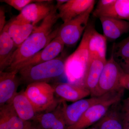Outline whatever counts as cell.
I'll list each match as a JSON object with an SVG mask.
<instances>
[{
	"mask_svg": "<svg viewBox=\"0 0 129 129\" xmlns=\"http://www.w3.org/2000/svg\"><path fill=\"white\" fill-rule=\"evenodd\" d=\"M94 17L112 18L129 21V0H115L107 8L98 12L93 13Z\"/></svg>",
	"mask_w": 129,
	"mask_h": 129,
	"instance_id": "21",
	"label": "cell"
},
{
	"mask_svg": "<svg viewBox=\"0 0 129 129\" xmlns=\"http://www.w3.org/2000/svg\"><path fill=\"white\" fill-rule=\"evenodd\" d=\"M58 111V106L52 112L37 114L35 120L39 123V128L40 129H52L57 118Z\"/></svg>",
	"mask_w": 129,
	"mask_h": 129,
	"instance_id": "24",
	"label": "cell"
},
{
	"mask_svg": "<svg viewBox=\"0 0 129 129\" xmlns=\"http://www.w3.org/2000/svg\"><path fill=\"white\" fill-rule=\"evenodd\" d=\"M104 37L109 40H114L129 32V21L112 18H99Z\"/></svg>",
	"mask_w": 129,
	"mask_h": 129,
	"instance_id": "16",
	"label": "cell"
},
{
	"mask_svg": "<svg viewBox=\"0 0 129 129\" xmlns=\"http://www.w3.org/2000/svg\"><path fill=\"white\" fill-rule=\"evenodd\" d=\"M95 3L94 0H68L57 9L59 18L67 23L83 14Z\"/></svg>",
	"mask_w": 129,
	"mask_h": 129,
	"instance_id": "12",
	"label": "cell"
},
{
	"mask_svg": "<svg viewBox=\"0 0 129 129\" xmlns=\"http://www.w3.org/2000/svg\"><path fill=\"white\" fill-rule=\"evenodd\" d=\"M124 72L113 56L107 60L96 87L91 94L92 97L101 96L119 90L120 81Z\"/></svg>",
	"mask_w": 129,
	"mask_h": 129,
	"instance_id": "4",
	"label": "cell"
},
{
	"mask_svg": "<svg viewBox=\"0 0 129 129\" xmlns=\"http://www.w3.org/2000/svg\"><path fill=\"white\" fill-rule=\"evenodd\" d=\"M64 46L60 38L56 36L44 49L18 64L11 72L15 71L18 73L19 70L25 67L36 65L55 58L62 52Z\"/></svg>",
	"mask_w": 129,
	"mask_h": 129,
	"instance_id": "10",
	"label": "cell"
},
{
	"mask_svg": "<svg viewBox=\"0 0 129 129\" xmlns=\"http://www.w3.org/2000/svg\"><path fill=\"white\" fill-rule=\"evenodd\" d=\"M107 61L101 58H89L81 85L89 90L91 94L96 87Z\"/></svg>",
	"mask_w": 129,
	"mask_h": 129,
	"instance_id": "14",
	"label": "cell"
},
{
	"mask_svg": "<svg viewBox=\"0 0 129 129\" xmlns=\"http://www.w3.org/2000/svg\"><path fill=\"white\" fill-rule=\"evenodd\" d=\"M87 129H95V128H93V127H91V128H88Z\"/></svg>",
	"mask_w": 129,
	"mask_h": 129,
	"instance_id": "33",
	"label": "cell"
},
{
	"mask_svg": "<svg viewBox=\"0 0 129 129\" xmlns=\"http://www.w3.org/2000/svg\"><path fill=\"white\" fill-rule=\"evenodd\" d=\"M15 71H0V106L10 104L15 95L20 83V79Z\"/></svg>",
	"mask_w": 129,
	"mask_h": 129,
	"instance_id": "11",
	"label": "cell"
},
{
	"mask_svg": "<svg viewBox=\"0 0 129 129\" xmlns=\"http://www.w3.org/2000/svg\"><path fill=\"white\" fill-rule=\"evenodd\" d=\"M31 125L19 117L11 103L1 107L0 129H25Z\"/></svg>",
	"mask_w": 129,
	"mask_h": 129,
	"instance_id": "15",
	"label": "cell"
},
{
	"mask_svg": "<svg viewBox=\"0 0 129 129\" xmlns=\"http://www.w3.org/2000/svg\"><path fill=\"white\" fill-rule=\"evenodd\" d=\"M93 27L88 24L79 46L65 60L64 74L71 84L81 85L89 60L88 42Z\"/></svg>",
	"mask_w": 129,
	"mask_h": 129,
	"instance_id": "2",
	"label": "cell"
},
{
	"mask_svg": "<svg viewBox=\"0 0 129 129\" xmlns=\"http://www.w3.org/2000/svg\"><path fill=\"white\" fill-rule=\"evenodd\" d=\"M39 0H3L1 2H4L11 6L18 11H21L29 4L37 2Z\"/></svg>",
	"mask_w": 129,
	"mask_h": 129,
	"instance_id": "25",
	"label": "cell"
},
{
	"mask_svg": "<svg viewBox=\"0 0 129 129\" xmlns=\"http://www.w3.org/2000/svg\"><path fill=\"white\" fill-rule=\"evenodd\" d=\"M123 124V129H129V113H124Z\"/></svg>",
	"mask_w": 129,
	"mask_h": 129,
	"instance_id": "29",
	"label": "cell"
},
{
	"mask_svg": "<svg viewBox=\"0 0 129 129\" xmlns=\"http://www.w3.org/2000/svg\"><path fill=\"white\" fill-rule=\"evenodd\" d=\"M24 93L37 113L50 109L56 105L54 89L47 83H30Z\"/></svg>",
	"mask_w": 129,
	"mask_h": 129,
	"instance_id": "5",
	"label": "cell"
},
{
	"mask_svg": "<svg viewBox=\"0 0 129 129\" xmlns=\"http://www.w3.org/2000/svg\"><path fill=\"white\" fill-rule=\"evenodd\" d=\"M115 0H101L99 1L93 13L98 12L105 10L115 2Z\"/></svg>",
	"mask_w": 129,
	"mask_h": 129,
	"instance_id": "26",
	"label": "cell"
},
{
	"mask_svg": "<svg viewBox=\"0 0 129 129\" xmlns=\"http://www.w3.org/2000/svg\"><path fill=\"white\" fill-rule=\"evenodd\" d=\"M8 23L0 32V71L7 69L9 62L17 49L13 40L8 32Z\"/></svg>",
	"mask_w": 129,
	"mask_h": 129,
	"instance_id": "20",
	"label": "cell"
},
{
	"mask_svg": "<svg viewBox=\"0 0 129 129\" xmlns=\"http://www.w3.org/2000/svg\"><path fill=\"white\" fill-rule=\"evenodd\" d=\"M12 105L19 117L22 120L29 121L35 120L37 112L24 91L17 92L12 100Z\"/></svg>",
	"mask_w": 129,
	"mask_h": 129,
	"instance_id": "17",
	"label": "cell"
},
{
	"mask_svg": "<svg viewBox=\"0 0 129 129\" xmlns=\"http://www.w3.org/2000/svg\"><path fill=\"white\" fill-rule=\"evenodd\" d=\"M52 86L55 93L64 101L74 102L91 94L89 91L84 86L71 83H57Z\"/></svg>",
	"mask_w": 129,
	"mask_h": 129,
	"instance_id": "13",
	"label": "cell"
},
{
	"mask_svg": "<svg viewBox=\"0 0 129 129\" xmlns=\"http://www.w3.org/2000/svg\"><path fill=\"white\" fill-rule=\"evenodd\" d=\"M123 89L111 99L92 106L84 113L74 124L67 127V129H86L93 125L106 114L114 104L119 102L123 95Z\"/></svg>",
	"mask_w": 129,
	"mask_h": 129,
	"instance_id": "8",
	"label": "cell"
},
{
	"mask_svg": "<svg viewBox=\"0 0 129 129\" xmlns=\"http://www.w3.org/2000/svg\"><path fill=\"white\" fill-rule=\"evenodd\" d=\"M6 17L5 9L0 8V32L3 30L6 25Z\"/></svg>",
	"mask_w": 129,
	"mask_h": 129,
	"instance_id": "28",
	"label": "cell"
},
{
	"mask_svg": "<svg viewBox=\"0 0 129 129\" xmlns=\"http://www.w3.org/2000/svg\"><path fill=\"white\" fill-rule=\"evenodd\" d=\"M64 61L61 57H58L45 62L25 67L19 71L20 80L28 84L47 83L64 74Z\"/></svg>",
	"mask_w": 129,
	"mask_h": 129,
	"instance_id": "3",
	"label": "cell"
},
{
	"mask_svg": "<svg viewBox=\"0 0 129 129\" xmlns=\"http://www.w3.org/2000/svg\"><path fill=\"white\" fill-rule=\"evenodd\" d=\"M25 129H40V128L39 127H33L32 126V125H31L30 127H28V128H27Z\"/></svg>",
	"mask_w": 129,
	"mask_h": 129,
	"instance_id": "32",
	"label": "cell"
},
{
	"mask_svg": "<svg viewBox=\"0 0 129 129\" xmlns=\"http://www.w3.org/2000/svg\"><path fill=\"white\" fill-rule=\"evenodd\" d=\"M118 103L111 106L103 117L92 127L96 129H123V121L124 113L121 112L118 108L117 105Z\"/></svg>",
	"mask_w": 129,
	"mask_h": 129,
	"instance_id": "18",
	"label": "cell"
},
{
	"mask_svg": "<svg viewBox=\"0 0 129 129\" xmlns=\"http://www.w3.org/2000/svg\"><path fill=\"white\" fill-rule=\"evenodd\" d=\"M68 0H57L56 1V7L58 9V8L60 7L62 5L64 4L65 3L68 2Z\"/></svg>",
	"mask_w": 129,
	"mask_h": 129,
	"instance_id": "31",
	"label": "cell"
},
{
	"mask_svg": "<svg viewBox=\"0 0 129 129\" xmlns=\"http://www.w3.org/2000/svg\"><path fill=\"white\" fill-rule=\"evenodd\" d=\"M55 7L53 1L39 0L27 6L16 18L24 22L32 24L35 27L39 22L48 16Z\"/></svg>",
	"mask_w": 129,
	"mask_h": 129,
	"instance_id": "9",
	"label": "cell"
},
{
	"mask_svg": "<svg viewBox=\"0 0 129 129\" xmlns=\"http://www.w3.org/2000/svg\"><path fill=\"white\" fill-rule=\"evenodd\" d=\"M120 86L123 89L129 90V73H124L120 81Z\"/></svg>",
	"mask_w": 129,
	"mask_h": 129,
	"instance_id": "27",
	"label": "cell"
},
{
	"mask_svg": "<svg viewBox=\"0 0 129 129\" xmlns=\"http://www.w3.org/2000/svg\"><path fill=\"white\" fill-rule=\"evenodd\" d=\"M8 23V34L17 48L21 46L35 28L32 24L24 22L16 18Z\"/></svg>",
	"mask_w": 129,
	"mask_h": 129,
	"instance_id": "19",
	"label": "cell"
},
{
	"mask_svg": "<svg viewBox=\"0 0 129 129\" xmlns=\"http://www.w3.org/2000/svg\"><path fill=\"white\" fill-rule=\"evenodd\" d=\"M107 48V39L93 27L88 42L89 58L106 60Z\"/></svg>",
	"mask_w": 129,
	"mask_h": 129,
	"instance_id": "22",
	"label": "cell"
},
{
	"mask_svg": "<svg viewBox=\"0 0 129 129\" xmlns=\"http://www.w3.org/2000/svg\"><path fill=\"white\" fill-rule=\"evenodd\" d=\"M122 89L101 96L91 97L89 99H81L69 105H67L65 101H62V111L67 127L75 123L83 114L92 106L111 99Z\"/></svg>",
	"mask_w": 129,
	"mask_h": 129,
	"instance_id": "7",
	"label": "cell"
},
{
	"mask_svg": "<svg viewBox=\"0 0 129 129\" xmlns=\"http://www.w3.org/2000/svg\"><path fill=\"white\" fill-rule=\"evenodd\" d=\"M59 18L55 6L50 14L39 26L35 27L31 35L14 51L9 60L7 72H11L18 64L44 49L56 37L59 27L55 30L53 27Z\"/></svg>",
	"mask_w": 129,
	"mask_h": 129,
	"instance_id": "1",
	"label": "cell"
},
{
	"mask_svg": "<svg viewBox=\"0 0 129 129\" xmlns=\"http://www.w3.org/2000/svg\"><path fill=\"white\" fill-rule=\"evenodd\" d=\"M122 110L124 113H129V97L125 99L123 101Z\"/></svg>",
	"mask_w": 129,
	"mask_h": 129,
	"instance_id": "30",
	"label": "cell"
},
{
	"mask_svg": "<svg viewBox=\"0 0 129 129\" xmlns=\"http://www.w3.org/2000/svg\"><path fill=\"white\" fill-rule=\"evenodd\" d=\"M94 5L91 6L83 14L63 23L59 27L57 36L60 38L65 45L73 46L79 41L89 24L90 14Z\"/></svg>",
	"mask_w": 129,
	"mask_h": 129,
	"instance_id": "6",
	"label": "cell"
},
{
	"mask_svg": "<svg viewBox=\"0 0 129 129\" xmlns=\"http://www.w3.org/2000/svg\"><path fill=\"white\" fill-rule=\"evenodd\" d=\"M112 55L124 73H129V36L113 44Z\"/></svg>",
	"mask_w": 129,
	"mask_h": 129,
	"instance_id": "23",
	"label": "cell"
}]
</instances>
